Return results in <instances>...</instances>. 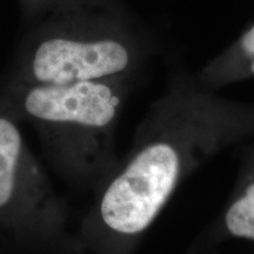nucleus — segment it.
Masks as SVG:
<instances>
[{
    "label": "nucleus",
    "instance_id": "f257e3e1",
    "mask_svg": "<svg viewBox=\"0 0 254 254\" xmlns=\"http://www.w3.org/2000/svg\"><path fill=\"white\" fill-rule=\"evenodd\" d=\"M254 139V104L202 86L178 73L146 113L131 151L94 193L81 219L82 246L105 251L134 243L176 190L222 151Z\"/></svg>",
    "mask_w": 254,
    "mask_h": 254
},
{
    "label": "nucleus",
    "instance_id": "f03ea898",
    "mask_svg": "<svg viewBox=\"0 0 254 254\" xmlns=\"http://www.w3.org/2000/svg\"><path fill=\"white\" fill-rule=\"evenodd\" d=\"M134 78L18 84L0 105L33 128L51 166L64 180L95 193L120 164L117 126Z\"/></svg>",
    "mask_w": 254,
    "mask_h": 254
},
{
    "label": "nucleus",
    "instance_id": "7ed1b4c3",
    "mask_svg": "<svg viewBox=\"0 0 254 254\" xmlns=\"http://www.w3.org/2000/svg\"><path fill=\"white\" fill-rule=\"evenodd\" d=\"M71 19L31 47L19 84L136 77L157 51L152 31L120 0H103L95 14Z\"/></svg>",
    "mask_w": 254,
    "mask_h": 254
},
{
    "label": "nucleus",
    "instance_id": "20e7f679",
    "mask_svg": "<svg viewBox=\"0 0 254 254\" xmlns=\"http://www.w3.org/2000/svg\"><path fill=\"white\" fill-rule=\"evenodd\" d=\"M67 202L25 140L20 123L0 105V254L82 247L69 233Z\"/></svg>",
    "mask_w": 254,
    "mask_h": 254
},
{
    "label": "nucleus",
    "instance_id": "39448f33",
    "mask_svg": "<svg viewBox=\"0 0 254 254\" xmlns=\"http://www.w3.org/2000/svg\"><path fill=\"white\" fill-rule=\"evenodd\" d=\"M194 77L199 84L218 91L254 78V21L230 46L208 60Z\"/></svg>",
    "mask_w": 254,
    "mask_h": 254
},
{
    "label": "nucleus",
    "instance_id": "423d86ee",
    "mask_svg": "<svg viewBox=\"0 0 254 254\" xmlns=\"http://www.w3.org/2000/svg\"><path fill=\"white\" fill-rule=\"evenodd\" d=\"M245 145L236 186L218 221L226 236L254 241V139Z\"/></svg>",
    "mask_w": 254,
    "mask_h": 254
}]
</instances>
